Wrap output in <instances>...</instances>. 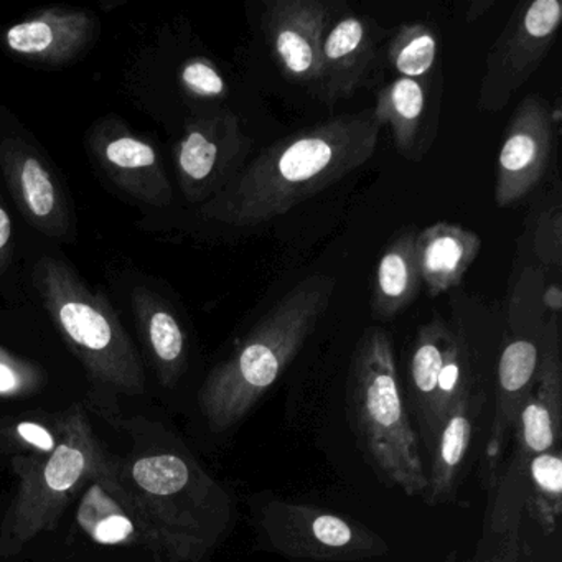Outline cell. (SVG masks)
<instances>
[{
    "label": "cell",
    "mask_w": 562,
    "mask_h": 562,
    "mask_svg": "<svg viewBox=\"0 0 562 562\" xmlns=\"http://www.w3.org/2000/svg\"><path fill=\"white\" fill-rule=\"evenodd\" d=\"M416 232L404 229L381 255L374 274L371 314L381 322L393 321L409 308L420 292Z\"/></svg>",
    "instance_id": "obj_23"
},
{
    "label": "cell",
    "mask_w": 562,
    "mask_h": 562,
    "mask_svg": "<svg viewBox=\"0 0 562 562\" xmlns=\"http://www.w3.org/2000/svg\"><path fill=\"white\" fill-rule=\"evenodd\" d=\"M554 116L529 94L516 108L496 159L495 203L508 209L525 200L544 177L554 146Z\"/></svg>",
    "instance_id": "obj_12"
},
{
    "label": "cell",
    "mask_w": 562,
    "mask_h": 562,
    "mask_svg": "<svg viewBox=\"0 0 562 562\" xmlns=\"http://www.w3.org/2000/svg\"><path fill=\"white\" fill-rule=\"evenodd\" d=\"M259 526L272 549L295 559H363L387 552L381 536L355 519L302 503L261 506Z\"/></svg>",
    "instance_id": "obj_9"
},
{
    "label": "cell",
    "mask_w": 562,
    "mask_h": 562,
    "mask_svg": "<svg viewBox=\"0 0 562 562\" xmlns=\"http://www.w3.org/2000/svg\"><path fill=\"white\" fill-rule=\"evenodd\" d=\"M541 341L529 337L513 338L503 348L498 361V394H496V413L490 432L486 463L490 472H495L502 459L506 437L518 420L522 403L528 397L538 374L541 360Z\"/></svg>",
    "instance_id": "obj_20"
},
{
    "label": "cell",
    "mask_w": 562,
    "mask_h": 562,
    "mask_svg": "<svg viewBox=\"0 0 562 562\" xmlns=\"http://www.w3.org/2000/svg\"><path fill=\"white\" fill-rule=\"evenodd\" d=\"M432 80L396 78L376 93L374 120L390 127L394 147L411 162H420L436 139L440 93Z\"/></svg>",
    "instance_id": "obj_16"
},
{
    "label": "cell",
    "mask_w": 562,
    "mask_h": 562,
    "mask_svg": "<svg viewBox=\"0 0 562 562\" xmlns=\"http://www.w3.org/2000/svg\"><path fill=\"white\" fill-rule=\"evenodd\" d=\"M337 281L302 279L255 325L248 337L216 364L199 391V406L213 432L238 426L301 353L324 317Z\"/></svg>",
    "instance_id": "obj_3"
},
{
    "label": "cell",
    "mask_w": 562,
    "mask_h": 562,
    "mask_svg": "<svg viewBox=\"0 0 562 562\" xmlns=\"http://www.w3.org/2000/svg\"><path fill=\"white\" fill-rule=\"evenodd\" d=\"M70 423V407L64 411H29L0 416V456L44 457L54 452Z\"/></svg>",
    "instance_id": "obj_25"
},
{
    "label": "cell",
    "mask_w": 562,
    "mask_h": 562,
    "mask_svg": "<svg viewBox=\"0 0 562 562\" xmlns=\"http://www.w3.org/2000/svg\"><path fill=\"white\" fill-rule=\"evenodd\" d=\"M140 340L164 387L177 386L189 367V345L172 305L147 288L131 295Z\"/></svg>",
    "instance_id": "obj_19"
},
{
    "label": "cell",
    "mask_w": 562,
    "mask_h": 562,
    "mask_svg": "<svg viewBox=\"0 0 562 562\" xmlns=\"http://www.w3.org/2000/svg\"><path fill=\"white\" fill-rule=\"evenodd\" d=\"M14 258V228L11 215L5 209L4 200L0 196V278L8 274Z\"/></svg>",
    "instance_id": "obj_31"
},
{
    "label": "cell",
    "mask_w": 562,
    "mask_h": 562,
    "mask_svg": "<svg viewBox=\"0 0 562 562\" xmlns=\"http://www.w3.org/2000/svg\"><path fill=\"white\" fill-rule=\"evenodd\" d=\"M47 373L32 361L0 347V397H27L41 393Z\"/></svg>",
    "instance_id": "obj_28"
},
{
    "label": "cell",
    "mask_w": 562,
    "mask_h": 562,
    "mask_svg": "<svg viewBox=\"0 0 562 562\" xmlns=\"http://www.w3.org/2000/svg\"><path fill=\"white\" fill-rule=\"evenodd\" d=\"M482 249V238L459 223L437 222L416 233L420 278L430 297L457 288Z\"/></svg>",
    "instance_id": "obj_21"
},
{
    "label": "cell",
    "mask_w": 562,
    "mask_h": 562,
    "mask_svg": "<svg viewBox=\"0 0 562 562\" xmlns=\"http://www.w3.org/2000/svg\"><path fill=\"white\" fill-rule=\"evenodd\" d=\"M374 57V38L367 19L345 15L327 27L318 58L315 91L322 101L335 104L353 97L363 83Z\"/></svg>",
    "instance_id": "obj_18"
},
{
    "label": "cell",
    "mask_w": 562,
    "mask_h": 562,
    "mask_svg": "<svg viewBox=\"0 0 562 562\" xmlns=\"http://www.w3.org/2000/svg\"><path fill=\"white\" fill-rule=\"evenodd\" d=\"M541 304L546 311H549L551 317H559L562 308V291L558 284H549L541 294Z\"/></svg>",
    "instance_id": "obj_32"
},
{
    "label": "cell",
    "mask_w": 562,
    "mask_h": 562,
    "mask_svg": "<svg viewBox=\"0 0 562 562\" xmlns=\"http://www.w3.org/2000/svg\"><path fill=\"white\" fill-rule=\"evenodd\" d=\"M348 406L363 449L381 475L406 495H424L419 439L401 396L393 340L383 328L361 335L348 374Z\"/></svg>",
    "instance_id": "obj_6"
},
{
    "label": "cell",
    "mask_w": 562,
    "mask_h": 562,
    "mask_svg": "<svg viewBox=\"0 0 562 562\" xmlns=\"http://www.w3.org/2000/svg\"><path fill=\"white\" fill-rule=\"evenodd\" d=\"M490 8H493V0H475L467 11V21L473 22L482 18Z\"/></svg>",
    "instance_id": "obj_33"
},
{
    "label": "cell",
    "mask_w": 562,
    "mask_h": 562,
    "mask_svg": "<svg viewBox=\"0 0 562 562\" xmlns=\"http://www.w3.org/2000/svg\"><path fill=\"white\" fill-rule=\"evenodd\" d=\"M439 55V37L432 25L409 22L397 29L387 47V65L397 78L430 80Z\"/></svg>",
    "instance_id": "obj_26"
},
{
    "label": "cell",
    "mask_w": 562,
    "mask_h": 562,
    "mask_svg": "<svg viewBox=\"0 0 562 562\" xmlns=\"http://www.w3.org/2000/svg\"><path fill=\"white\" fill-rule=\"evenodd\" d=\"M113 465L83 404L70 406L67 434L54 452L11 459L19 482L0 525V555L14 558L42 532L54 531L68 505Z\"/></svg>",
    "instance_id": "obj_5"
},
{
    "label": "cell",
    "mask_w": 562,
    "mask_h": 562,
    "mask_svg": "<svg viewBox=\"0 0 562 562\" xmlns=\"http://www.w3.org/2000/svg\"><path fill=\"white\" fill-rule=\"evenodd\" d=\"M452 334L453 328L446 322L434 318L419 328L411 351V397L419 419L420 436L430 453L443 426L437 407V383Z\"/></svg>",
    "instance_id": "obj_22"
},
{
    "label": "cell",
    "mask_w": 562,
    "mask_h": 562,
    "mask_svg": "<svg viewBox=\"0 0 562 562\" xmlns=\"http://www.w3.org/2000/svg\"><path fill=\"white\" fill-rule=\"evenodd\" d=\"M0 176L25 222L60 241L75 238L70 196L31 134L0 104Z\"/></svg>",
    "instance_id": "obj_7"
},
{
    "label": "cell",
    "mask_w": 562,
    "mask_h": 562,
    "mask_svg": "<svg viewBox=\"0 0 562 562\" xmlns=\"http://www.w3.org/2000/svg\"><path fill=\"white\" fill-rule=\"evenodd\" d=\"M251 144L232 111L192 117L173 150L183 196L200 205L212 200L243 169Z\"/></svg>",
    "instance_id": "obj_10"
},
{
    "label": "cell",
    "mask_w": 562,
    "mask_h": 562,
    "mask_svg": "<svg viewBox=\"0 0 562 562\" xmlns=\"http://www.w3.org/2000/svg\"><path fill=\"white\" fill-rule=\"evenodd\" d=\"M472 393L463 394L447 414L446 423L432 450V465L427 476L426 495L429 505H439L449 498L457 473L465 460L473 436Z\"/></svg>",
    "instance_id": "obj_24"
},
{
    "label": "cell",
    "mask_w": 562,
    "mask_h": 562,
    "mask_svg": "<svg viewBox=\"0 0 562 562\" xmlns=\"http://www.w3.org/2000/svg\"><path fill=\"white\" fill-rule=\"evenodd\" d=\"M373 110L341 114L297 131L262 150L200 205L220 225L249 228L285 215L368 162L380 143Z\"/></svg>",
    "instance_id": "obj_2"
},
{
    "label": "cell",
    "mask_w": 562,
    "mask_h": 562,
    "mask_svg": "<svg viewBox=\"0 0 562 562\" xmlns=\"http://www.w3.org/2000/svg\"><path fill=\"white\" fill-rule=\"evenodd\" d=\"M130 436L121 482L156 539L157 561L205 562L233 525V499L180 437L144 416L121 417Z\"/></svg>",
    "instance_id": "obj_1"
},
{
    "label": "cell",
    "mask_w": 562,
    "mask_h": 562,
    "mask_svg": "<svg viewBox=\"0 0 562 562\" xmlns=\"http://www.w3.org/2000/svg\"><path fill=\"white\" fill-rule=\"evenodd\" d=\"M100 35V19L87 9L50 8L11 25L2 45L19 60L61 68L80 60Z\"/></svg>",
    "instance_id": "obj_13"
},
{
    "label": "cell",
    "mask_w": 562,
    "mask_h": 562,
    "mask_svg": "<svg viewBox=\"0 0 562 562\" xmlns=\"http://www.w3.org/2000/svg\"><path fill=\"white\" fill-rule=\"evenodd\" d=\"M562 24L559 0H532L512 15L485 61L479 108L505 110L516 91L528 83L554 45Z\"/></svg>",
    "instance_id": "obj_8"
},
{
    "label": "cell",
    "mask_w": 562,
    "mask_h": 562,
    "mask_svg": "<svg viewBox=\"0 0 562 562\" xmlns=\"http://www.w3.org/2000/svg\"><path fill=\"white\" fill-rule=\"evenodd\" d=\"M531 495L529 506L532 516L546 535L558 529L562 513V457L558 449L538 453L529 462Z\"/></svg>",
    "instance_id": "obj_27"
},
{
    "label": "cell",
    "mask_w": 562,
    "mask_h": 562,
    "mask_svg": "<svg viewBox=\"0 0 562 562\" xmlns=\"http://www.w3.org/2000/svg\"><path fill=\"white\" fill-rule=\"evenodd\" d=\"M538 386L529 391L518 414L519 443L526 453L551 452L561 436L562 368L559 353V317L542 327Z\"/></svg>",
    "instance_id": "obj_17"
},
{
    "label": "cell",
    "mask_w": 562,
    "mask_h": 562,
    "mask_svg": "<svg viewBox=\"0 0 562 562\" xmlns=\"http://www.w3.org/2000/svg\"><path fill=\"white\" fill-rule=\"evenodd\" d=\"M535 255L548 268L562 265V210L554 205L536 220Z\"/></svg>",
    "instance_id": "obj_30"
},
{
    "label": "cell",
    "mask_w": 562,
    "mask_h": 562,
    "mask_svg": "<svg viewBox=\"0 0 562 562\" xmlns=\"http://www.w3.org/2000/svg\"><path fill=\"white\" fill-rule=\"evenodd\" d=\"M85 143L93 166L124 195L153 209H167L172 203V183L162 157L120 117L98 121Z\"/></svg>",
    "instance_id": "obj_11"
},
{
    "label": "cell",
    "mask_w": 562,
    "mask_h": 562,
    "mask_svg": "<svg viewBox=\"0 0 562 562\" xmlns=\"http://www.w3.org/2000/svg\"><path fill=\"white\" fill-rule=\"evenodd\" d=\"M32 282L58 334L87 371L88 401L116 426L123 417L117 397L144 394L146 371L110 299L88 288L68 262L52 256L38 259Z\"/></svg>",
    "instance_id": "obj_4"
},
{
    "label": "cell",
    "mask_w": 562,
    "mask_h": 562,
    "mask_svg": "<svg viewBox=\"0 0 562 562\" xmlns=\"http://www.w3.org/2000/svg\"><path fill=\"white\" fill-rule=\"evenodd\" d=\"M77 522L81 531L97 544L121 548L139 546L159 559L153 531L117 475L116 457L113 469L93 480L81 493Z\"/></svg>",
    "instance_id": "obj_15"
},
{
    "label": "cell",
    "mask_w": 562,
    "mask_h": 562,
    "mask_svg": "<svg viewBox=\"0 0 562 562\" xmlns=\"http://www.w3.org/2000/svg\"><path fill=\"white\" fill-rule=\"evenodd\" d=\"M180 85L189 97L203 101H218L228 94L225 78L218 67L206 58H190L180 70Z\"/></svg>",
    "instance_id": "obj_29"
},
{
    "label": "cell",
    "mask_w": 562,
    "mask_h": 562,
    "mask_svg": "<svg viewBox=\"0 0 562 562\" xmlns=\"http://www.w3.org/2000/svg\"><path fill=\"white\" fill-rule=\"evenodd\" d=\"M327 21L328 8L322 0L266 2L262 29L279 70L292 83L317 88Z\"/></svg>",
    "instance_id": "obj_14"
}]
</instances>
